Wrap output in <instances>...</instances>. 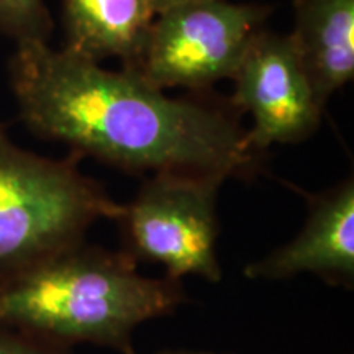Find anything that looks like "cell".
<instances>
[{
    "instance_id": "52a82bcc",
    "label": "cell",
    "mask_w": 354,
    "mask_h": 354,
    "mask_svg": "<svg viewBox=\"0 0 354 354\" xmlns=\"http://www.w3.org/2000/svg\"><path fill=\"white\" fill-rule=\"evenodd\" d=\"M300 192L307 218L286 245L274 248L245 268L251 281L281 282L304 274L335 289H354V179L344 177L322 192Z\"/></svg>"
},
{
    "instance_id": "8992f818",
    "label": "cell",
    "mask_w": 354,
    "mask_h": 354,
    "mask_svg": "<svg viewBox=\"0 0 354 354\" xmlns=\"http://www.w3.org/2000/svg\"><path fill=\"white\" fill-rule=\"evenodd\" d=\"M232 107L251 115L248 143L268 156L274 145H297L320 127L325 107L313 92L289 35L264 26L232 77Z\"/></svg>"
},
{
    "instance_id": "7a4b0ae2",
    "label": "cell",
    "mask_w": 354,
    "mask_h": 354,
    "mask_svg": "<svg viewBox=\"0 0 354 354\" xmlns=\"http://www.w3.org/2000/svg\"><path fill=\"white\" fill-rule=\"evenodd\" d=\"M187 300L179 279L145 276L122 250L84 240L0 286V323L66 348L138 354L135 331Z\"/></svg>"
},
{
    "instance_id": "4fadbf2b",
    "label": "cell",
    "mask_w": 354,
    "mask_h": 354,
    "mask_svg": "<svg viewBox=\"0 0 354 354\" xmlns=\"http://www.w3.org/2000/svg\"><path fill=\"white\" fill-rule=\"evenodd\" d=\"M156 354H236V353H218V351H205V349L176 348V349H165V351H159Z\"/></svg>"
},
{
    "instance_id": "277c9868",
    "label": "cell",
    "mask_w": 354,
    "mask_h": 354,
    "mask_svg": "<svg viewBox=\"0 0 354 354\" xmlns=\"http://www.w3.org/2000/svg\"><path fill=\"white\" fill-rule=\"evenodd\" d=\"M225 183L215 174H149L117 220L120 250L136 264L161 266L167 277L220 282L218 194Z\"/></svg>"
},
{
    "instance_id": "30bf717a",
    "label": "cell",
    "mask_w": 354,
    "mask_h": 354,
    "mask_svg": "<svg viewBox=\"0 0 354 354\" xmlns=\"http://www.w3.org/2000/svg\"><path fill=\"white\" fill-rule=\"evenodd\" d=\"M53 20L44 0H0V33L17 43L48 41Z\"/></svg>"
},
{
    "instance_id": "ba28073f",
    "label": "cell",
    "mask_w": 354,
    "mask_h": 354,
    "mask_svg": "<svg viewBox=\"0 0 354 354\" xmlns=\"http://www.w3.org/2000/svg\"><path fill=\"white\" fill-rule=\"evenodd\" d=\"M322 107L354 77V0H294L289 33Z\"/></svg>"
},
{
    "instance_id": "6da1fadb",
    "label": "cell",
    "mask_w": 354,
    "mask_h": 354,
    "mask_svg": "<svg viewBox=\"0 0 354 354\" xmlns=\"http://www.w3.org/2000/svg\"><path fill=\"white\" fill-rule=\"evenodd\" d=\"M8 77L25 127L82 159L135 176L251 180L264 169L266 156L248 143L232 107L174 99L125 69L109 71L48 41L17 43Z\"/></svg>"
},
{
    "instance_id": "8fae6325",
    "label": "cell",
    "mask_w": 354,
    "mask_h": 354,
    "mask_svg": "<svg viewBox=\"0 0 354 354\" xmlns=\"http://www.w3.org/2000/svg\"><path fill=\"white\" fill-rule=\"evenodd\" d=\"M0 354H77L74 348L46 342L6 323H0Z\"/></svg>"
},
{
    "instance_id": "7c38bea8",
    "label": "cell",
    "mask_w": 354,
    "mask_h": 354,
    "mask_svg": "<svg viewBox=\"0 0 354 354\" xmlns=\"http://www.w3.org/2000/svg\"><path fill=\"white\" fill-rule=\"evenodd\" d=\"M187 2H197V0H153V6L158 15V13L165 12L167 8L180 6V3H187Z\"/></svg>"
},
{
    "instance_id": "3957f363",
    "label": "cell",
    "mask_w": 354,
    "mask_h": 354,
    "mask_svg": "<svg viewBox=\"0 0 354 354\" xmlns=\"http://www.w3.org/2000/svg\"><path fill=\"white\" fill-rule=\"evenodd\" d=\"M81 161L26 151L0 125V286L84 241L99 220L120 218L123 203Z\"/></svg>"
},
{
    "instance_id": "5b68a950",
    "label": "cell",
    "mask_w": 354,
    "mask_h": 354,
    "mask_svg": "<svg viewBox=\"0 0 354 354\" xmlns=\"http://www.w3.org/2000/svg\"><path fill=\"white\" fill-rule=\"evenodd\" d=\"M272 8L230 0L180 3L154 17L148 33L122 69L149 86L203 91L232 79Z\"/></svg>"
},
{
    "instance_id": "9c48e42d",
    "label": "cell",
    "mask_w": 354,
    "mask_h": 354,
    "mask_svg": "<svg viewBox=\"0 0 354 354\" xmlns=\"http://www.w3.org/2000/svg\"><path fill=\"white\" fill-rule=\"evenodd\" d=\"M154 17L153 0H63L64 50L123 64L138 51Z\"/></svg>"
}]
</instances>
